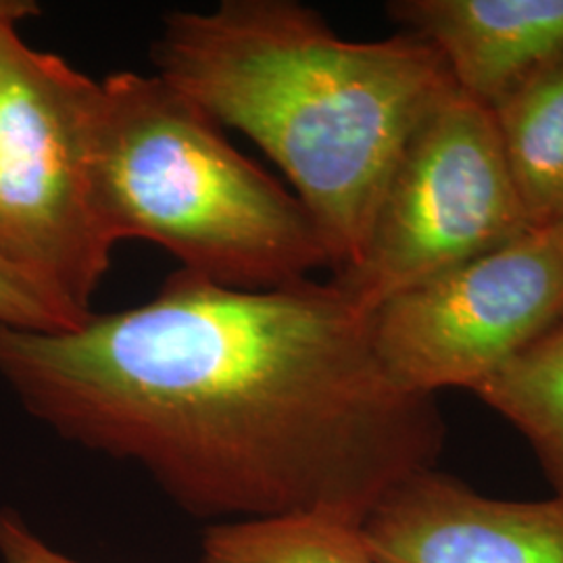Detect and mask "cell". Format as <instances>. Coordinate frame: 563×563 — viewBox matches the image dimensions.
<instances>
[{
  "instance_id": "7c38bea8",
  "label": "cell",
  "mask_w": 563,
  "mask_h": 563,
  "mask_svg": "<svg viewBox=\"0 0 563 563\" xmlns=\"http://www.w3.org/2000/svg\"><path fill=\"white\" fill-rule=\"evenodd\" d=\"M90 313L0 257V325L32 332H65L86 322Z\"/></svg>"
},
{
  "instance_id": "9a60e30c",
  "label": "cell",
  "mask_w": 563,
  "mask_h": 563,
  "mask_svg": "<svg viewBox=\"0 0 563 563\" xmlns=\"http://www.w3.org/2000/svg\"><path fill=\"white\" fill-rule=\"evenodd\" d=\"M544 230L551 234V239L555 242V246H558V251H560V255H562L563 260V218L553 223V225L544 228Z\"/></svg>"
},
{
  "instance_id": "ba28073f",
  "label": "cell",
  "mask_w": 563,
  "mask_h": 563,
  "mask_svg": "<svg viewBox=\"0 0 563 563\" xmlns=\"http://www.w3.org/2000/svg\"><path fill=\"white\" fill-rule=\"evenodd\" d=\"M386 13L486 107L563 53V0H393Z\"/></svg>"
},
{
  "instance_id": "6da1fadb",
  "label": "cell",
  "mask_w": 563,
  "mask_h": 563,
  "mask_svg": "<svg viewBox=\"0 0 563 563\" xmlns=\"http://www.w3.org/2000/svg\"><path fill=\"white\" fill-rule=\"evenodd\" d=\"M0 380L60 439L136 465L211 523L362 526L446 437L437 399L393 383L372 313L332 280L236 290L176 269L74 330L0 325Z\"/></svg>"
},
{
  "instance_id": "277c9868",
  "label": "cell",
  "mask_w": 563,
  "mask_h": 563,
  "mask_svg": "<svg viewBox=\"0 0 563 563\" xmlns=\"http://www.w3.org/2000/svg\"><path fill=\"white\" fill-rule=\"evenodd\" d=\"M97 99L99 81L0 32V257L88 313L118 246L92 178Z\"/></svg>"
},
{
  "instance_id": "4fadbf2b",
  "label": "cell",
  "mask_w": 563,
  "mask_h": 563,
  "mask_svg": "<svg viewBox=\"0 0 563 563\" xmlns=\"http://www.w3.org/2000/svg\"><path fill=\"white\" fill-rule=\"evenodd\" d=\"M0 563H80L41 539L18 511L0 509Z\"/></svg>"
},
{
  "instance_id": "8992f818",
  "label": "cell",
  "mask_w": 563,
  "mask_h": 563,
  "mask_svg": "<svg viewBox=\"0 0 563 563\" xmlns=\"http://www.w3.org/2000/svg\"><path fill=\"white\" fill-rule=\"evenodd\" d=\"M563 323V260L544 228L407 288L372 311L384 369L402 390H476Z\"/></svg>"
},
{
  "instance_id": "30bf717a",
  "label": "cell",
  "mask_w": 563,
  "mask_h": 563,
  "mask_svg": "<svg viewBox=\"0 0 563 563\" xmlns=\"http://www.w3.org/2000/svg\"><path fill=\"white\" fill-rule=\"evenodd\" d=\"M474 395L528 444L563 505V323L505 363Z\"/></svg>"
},
{
  "instance_id": "8fae6325",
  "label": "cell",
  "mask_w": 563,
  "mask_h": 563,
  "mask_svg": "<svg viewBox=\"0 0 563 563\" xmlns=\"http://www.w3.org/2000/svg\"><path fill=\"white\" fill-rule=\"evenodd\" d=\"M199 563H376L362 526L323 514L209 523Z\"/></svg>"
},
{
  "instance_id": "7a4b0ae2",
  "label": "cell",
  "mask_w": 563,
  "mask_h": 563,
  "mask_svg": "<svg viewBox=\"0 0 563 563\" xmlns=\"http://www.w3.org/2000/svg\"><path fill=\"white\" fill-rule=\"evenodd\" d=\"M153 65L280 167L322 234L334 276L360 260L407 142L457 90L422 38L344 41L295 0L172 11Z\"/></svg>"
},
{
  "instance_id": "5b68a950",
  "label": "cell",
  "mask_w": 563,
  "mask_h": 563,
  "mask_svg": "<svg viewBox=\"0 0 563 563\" xmlns=\"http://www.w3.org/2000/svg\"><path fill=\"white\" fill-rule=\"evenodd\" d=\"M528 230L490 109L457 88L407 142L360 260L332 282L372 313Z\"/></svg>"
},
{
  "instance_id": "52a82bcc",
  "label": "cell",
  "mask_w": 563,
  "mask_h": 563,
  "mask_svg": "<svg viewBox=\"0 0 563 563\" xmlns=\"http://www.w3.org/2000/svg\"><path fill=\"white\" fill-rule=\"evenodd\" d=\"M376 563H563V505L493 499L428 467L362 523Z\"/></svg>"
},
{
  "instance_id": "3957f363",
  "label": "cell",
  "mask_w": 563,
  "mask_h": 563,
  "mask_svg": "<svg viewBox=\"0 0 563 563\" xmlns=\"http://www.w3.org/2000/svg\"><path fill=\"white\" fill-rule=\"evenodd\" d=\"M92 178L115 244L165 249L181 272L236 290H272L332 269L301 201L162 76L99 81Z\"/></svg>"
},
{
  "instance_id": "9c48e42d",
  "label": "cell",
  "mask_w": 563,
  "mask_h": 563,
  "mask_svg": "<svg viewBox=\"0 0 563 563\" xmlns=\"http://www.w3.org/2000/svg\"><path fill=\"white\" fill-rule=\"evenodd\" d=\"M532 228L563 218V53L488 104Z\"/></svg>"
},
{
  "instance_id": "5bb4252c",
  "label": "cell",
  "mask_w": 563,
  "mask_h": 563,
  "mask_svg": "<svg viewBox=\"0 0 563 563\" xmlns=\"http://www.w3.org/2000/svg\"><path fill=\"white\" fill-rule=\"evenodd\" d=\"M41 15V7L32 0H0V32L18 27L21 21Z\"/></svg>"
}]
</instances>
